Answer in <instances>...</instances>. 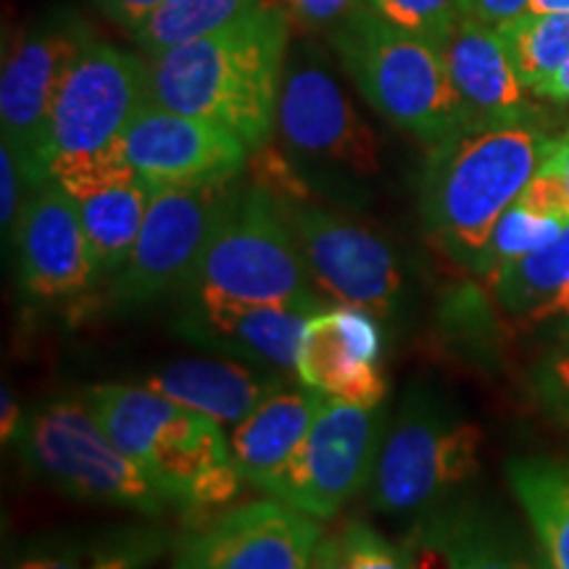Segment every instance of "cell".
<instances>
[{"label":"cell","instance_id":"cell-37","mask_svg":"<svg viewBox=\"0 0 569 569\" xmlns=\"http://www.w3.org/2000/svg\"><path fill=\"white\" fill-rule=\"evenodd\" d=\"M0 427H3V443H17L19 436H21V427H24V419H21V407L17 401V396L11 393L9 388H3V422H0Z\"/></svg>","mask_w":569,"mask_h":569},{"label":"cell","instance_id":"cell-39","mask_svg":"<svg viewBox=\"0 0 569 569\" xmlns=\"http://www.w3.org/2000/svg\"><path fill=\"white\" fill-rule=\"evenodd\" d=\"M565 319V322H569V280L565 282V288L559 290L557 296H553V301L546 306L543 317H540V322H546V319Z\"/></svg>","mask_w":569,"mask_h":569},{"label":"cell","instance_id":"cell-24","mask_svg":"<svg viewBox=\"0 0 569 569\" xmlns=\"http://www.w3.org/2000/svg\"><path fill=\"white\" fill-rule=\"evenodd\" d=\"M507 478L536 532L546 569H569V459H511Z\"/></svg>","mask_w":569,"mask_h":569},{"label":"cell","instance_id":"cell-18","mask_svg":"<svg viewBox=\"0 0 569 569\" xmlns=\"http://www.w3.org/2000/svg\"><path fill=\"white\" fill-rule=\"evenodd\" d=\"M306 319L309 315L280 306L182 296L177 332L206 351L227 353L256 367L296 372Z\"/></svg>","mask_w":569,"mask_h":569},{"label":"cell","instance_id":"cell-7","mask_svg":"<svg viewBox=\"0 0 569 569\" xmlns=\"http://www.w3.org/2000/svg\"><path fill=\"white\" fill-rule=\"evenodd\" d=\"M27 467L59 493L88 503L163 515L172 501L142 469L119 451L92 417L88 401L56 398L24 419L17 440Z\"/></svg>","mask_w":569,"mask_h":569},{"label":"cell","instance_id":"cell-33","mask_svg":"<svg viewBox=\"0 0 569 569\" xmlns=\"http://www.w3.org/2000/svg\"><path fill=\"white\" fill-rule=\"evenodd\" d=\"M361 3L365 0H284V9L306 30H327L338 27Z\"/></svg>","mask_w":569,"mask_h":569},{"label":"cell","instance_id":"cell-26","mask_svg":"<svg viewBox=\"0 0 569 569\" xmlns=\"http://www.w3.org/2000/svg\"><path fill=\"white\" fill-rule=\"evenodd\" d=\"M264 0H167L134 30V40L148 56L203 38L232 24Z\"/></svg>","mask_w":569,"mask_h":569},{"label":"cell","instance_id":"cell-25","mask_svg":"<svg viewBox=\"0 0 569 569\" xmlns=\"http://www.w3.org/2000/svg\"><path fill=\"white\" fill-rule=\"evenodd\" d=\"M569 280V224L549 246L538 248L522 259L501 267L488 277V288L496 301L511 317L540 322L546 306Z\"/></svg>","mask_w":569,"mask_h":569},{"label":"cell","instance_id":"cell-20","mask_svg":"<svg viewBox=\"0 0 569 569\" xmlns=\"http://www.w3.org/2000/svg\"><path fill=\"white\" fill-rule=\"evenodd\" d=\"M156 393L193 409L222 427H234L251 411L288 386L280 369H267L224 359H180L146 380Z\"/></svg>","mask_w":569,"mask_h":569},{"label":"cell","instance_id":"cell-38","mask_svg":"<svg viewBox=\"0 0 569 569\" xmlns=\"http://www.w3.org/2000/svg\"><path fill=\"white\" fill-rule=\"evenodd\" d=\"M536 96L549 98L553 103H569V59L553 71L549 80L538 84Z\"/></svg>","mask_w":569,"mask_h":569},{"label":"cell","instance_id":"cell-5","mask_svg":"<svg viewBox=\"0 0 569 569\" xmlns=\"http://www.w3.org/2000/svg\"><path fill=\"white\" fill-rule=\"evenodd\" d=\"M182 296L280 306L301 315L325 309L282 201L261 182L234 188Z\"/></svg>","mask_w":569,"mask_h":569},{"label":"cell","instance_id":"cell-16","mask_svg":"<svg viewBox=\"0 0 569 569\" xmlns=\"http://www.w3.org/2000/svg\"><path fill=\"white\" fill-rule=\"evenodd\" d=\"M11 240L19 284L30 298L69 301L98 282L80 206L56 180L27 193Z\"/></svg>","mask_w":569,"mask_h":569},{"label":"cell","instance_id":"cell-36","mask_svg":"<svg viewBox=\"0 0 569 569\" xmlns=\"http://www.w3.org/2000/svg\"><path fill=\"white\" fill-rule=\"evenodd\" d=\"M540 167L561 177V182H565V193H567V206H569V132L551 140L549 153H546V159Z\"/></svg>","mask_w":569,"mask_h":569},{"label":"cell","instance_id":"cell-6","mask_svg":"<svg viewBox=\"0 0 569 569\" xmlns=\"http://www.w3.org/2000/svg\"><path fill=\"white\" fill-rule=\"evenodd\" d=\"M486 436L436 396H407L382 436L369 501L380 515H430L480 472Z\"/></svg>","mask_w":569,"mask_h":569},{"label":"cell","instance_id":"cell-12","mask_svg":"<svg viewBox=\"0 0 569 569\" xmlns=\"http://www.w3.org/2000/svg\"><path fill=\"white\" fill-rule=\"evenodd\" d=\"M277 130L290 159L336 180L380 174V140L322 63L298 59L284 69Z\"/></svg>","mask_w":569,"mask_h":569},{"label":"cell","instance_id":"cell-31","mask_svg":"<svg viewBox=\"0 0 569 569\" xmlns=\"http://www.w3.org/2000/svg\"><path fill=\"white\" fill-rule=\"evenodd\" d=\"M365 3L398 30L438 48L467 17L465 0H365Z\"/></svg>","mask_w":569,"mask_h":569},{"label":"cell","instance_id":"cell-1","mask_svg":"<svg viewBox=\"0 0 569 569\" xmlns=\"http://www.w3.org/2000/svg\"><path fill=\"white\" fill-rule=\"evenodd\" d=\"M290 19L284 6L264 0L222 30L151 56V101L261 151L277 127Z\"/></svg>","mask_w":569,"mask_h":569},{"label":"cell","instance_id":"cell-21","mask_svg":"<svg viewBox=\"0 0 569 569\" xmlns=\"http://www.w3.org/2000/svg\"><path fill=\"white\" fill-rule=\"evenodd\" d=\"M325 396L301 386H282L232 427L230 448L240 478L259 490H272L284 465L315 422Z\"/></svg>","mask_w":569,"mask_h":569},{"label":"cell","instance_id":"cell-13","mask_svg":"<svg viewBox=\"0 0 569 569\" xmlns=\"http://www.w3.org/2000/svg\"><path fill=\"white\" fill-rule=\"evenodd\" d=\"M380 443L382 407L365 409L325 398L272 496L319 522L336 517L369 488Z\"/></svg>","mask_w":569,"mask_h":569},{"label":"cell","instance_id":"cell-19","mask_svg":"<svg viewBox=\"0 0 569 569\" xmlns=\"http://www.w3.org/2000/svg\"><path fill=\"white\" fill-rule=\"evenodd\" d=\"M440 51L475 124L532 117L530 90L519 80L496 27L465 17L443 40Z\"/></svg>","mask_w":569,"mask_h":569},{"label":"cell","instance_id":"cell-17","mask_svg":"<svg viewBox=\"0 0 569 569\" xmlns=\"http://www.w3.org/2000/svg\"><path fill=\"white\" fill-rule=\"evenodd\" d=\"M382 327L356 306L309 315L296 356V377L332 401L377 409L388 393L382 375Z\"/></svg>","mask_w":569,"mask_h":569},{"label":"cell","instance_id":"cell-30","mask_svg":"<svg viewBox=\"0 0 569 569\" xmlns=\"http://www.w3.org/2000/svg\"><path fill=\"white\" fill-rule=\"evenodd\" d=\"M569 222L559 217H549V213H538L528 209L525 203L515 201L498 219L493 234H490V243L482 256L478 274L482 280H488L490 274H496L498 269L511 264V261L522 259L538 248L553 243Z\"/></svg>","mask_w":569,"mask_h":569},{"label":"cell","instance_id":"cell-9","mask_svg":"<svg viewBox=\"0 0 569 569\" xmlns=\"http://www.w3.org/2000/svg\"><path fill=\"white\" fill-rule=\"evenodd\" d=\"M92 38L77 19L51 17L13 34L0 74L3 142L17 156L27 193L51 180L48 130L56 92Z\"/></svg>","mask_w":569,"mask_h":569},{"label":"cell","instance_id":"cell-28","mask_svg":"<svg viewBox=\"0 0 569 569\" xmlns=\"http://www.w3.org/2000/svg\"><path fill=\"white\" fill-rule=\"evenodd\" d=\"M167 549V538L156 530H124L71 551L30 553L13 569H146Z\"/></svg>","mask_w":569,"mask_h":569},{"label":"cell","instance_id":"cell-35","mask_svg":"<svg viewBox=\"0 0 569 569\" xmlns=\"http://www.w3.org/2000/svg\"><path fill=\"white\" fill-rule=\"evenodd\" d=\"M101 6V11L117 24H122L124 30L134 32L138 27H142L151 13L159 9V6L167 3V0H96Z\"/></svg>","mask_w":569,"mask_h":569},{"label":"cell","instance_id":"cell-41","mask_svg":"<svg viewBox=\"0 0 569 569\" xmlns=\"http://www.w3.org/2000/svg\"><path fill=\"white\" fill-rule=\"evenodd\" d=\"M525 13H569V0H530Z\"/></svg>","mask_w":569,"mask_h":569},{"label":"cell","instance_id":"cell-42","mask_svg":"<svg viewBox=\"0 0 569 569\" xmlns=\"http://www.w3.org/2000/svg\"><path fill=\"white\" fill-rule=\"evenodd\" d=\"M172 569H174V567H172Z\"/></svg>","mask_w":569,"mask_h":569},{"label":"cell","instance_id":"cell-23","mask_svg":"<svg viewBox=\"0 0 569 569\" xmlns=\"http://www.w3.org/2000/svg\"><path fill=\"white\" fill-rule=\"evenodd\" d=\"M407 549L417 569H546L475 511H430Z\"/></svg>","mask_w":569,"mask_h":569},{"label":"cell","instance_id":"cell-32","mask_svg":"<svg viewBox=\"0 0 569 569\" xmlns=\"http://www.w3.org/2000/svg\"><path fill=\"white\" fill-rule=\"evenodd\" d=\"M27 184L21 177V167L9 146H0V224H3V238L9 240L17 230L21 206H24Z\"/></svg>","mask_w":569,"mask_h":569},{"label":"cell","instance_id":"cell-14","mask_svg":"<svg viewBox=\"0 0 569 569\" xmlns=\"http://www.w3.org/2000/svg\"><path fill=\"white\" fill-rule=\"evenodd\" d=\"M319 540V519L274 496L259 498L184 536L174 569H311Z\"/></svg>","mask_w":569,"mask_h":569},{"label":"cell","instance_id":"cell-11","mask_svg":"<svg viewBox=\"0 0 569 569\" xmlns=\"http://www.w3.org/2000/svg\"><path fill=\"white\" fill-rule=\"evenodd\" d=\"M230 190L232 182L153 188L138 243L109 282L106 301L111 309L130 311L182 290L222 217Z\"/></svg>","mask_w":569,"mask_h":569},{"label":"cell","instance_id":"cell-10","mask_svg":"<svg viewBox=\"0 0 569 569\" xmlns=\"http://www.w3.org/2000/svg\"><path fill=\"white\" fill-rule=\"evenodd\" d=\"M280 201L319 293L336 303L365 309L377 319L393 317L401 303L403 274L388 240L303 198Z\"/></svg>","mask_w":569,"mask_h":569},{"label":"cell","instance_id":"cell-40","mask_svg":"<svg viewBox=\"0 0 569 569\" xmlns=\"http://www.w3.org/2000/svg\"><path fill=\"white\" fill-rule=\"evenodd\" d=\"M543 367L551 369H561V372H569V332L561 343L553 348V351L543 359Z\"/></svg>","mask_w":569,"mask_h":569},{"label":"cell","instance_id":"cell-2","mask_svg":"<svg viewBox=\"0 0 569 569\" xmlns=\"http://www.w3.org/2000/svg\"><path fill=\"white\" fill-rule=\"evenodd\" d=\"M551 140L530 117L472 124L432 146L419 182L427 240L478 272L498 219L536 177Z\"/></svg>","mask_w":569,"mask_h":569},{"label":"cell","instance_id":"cell-22","mask_svg":"<svg viewBox=\"0 0 569 569\" xmlns=\"http://www.w3.org/2000/svg\"><path fill=\"white\" fill-rule=\"evenodd\" d=\"M153 184H148L132 167L103 177L74 193L88 234L98 282L111 280L130 259L146 222Z\"/></svg>","mask_w":569,"mask_h":569},{"label":"cell","instance_id":"cell-15","mask_svg":"<svg viewBox=\"0 0 569 569\" xmlns=\"http://www.w3.org/2000/svg\"><path fill=\"white\" fill-rule=\"evenodd\" d=\"M248 151L224 127L148 101L122 138L124 161L153 188H198L234 182Z\"/></svg>","mask_w":569,"mask_h":569},{"label":"cell","instance_id":"cell-4","mask_svg":"<svg viewBox=\"0 0 569 569\" xmlns=\"http://www.w3.org/2000/svg\"><path fill=\"white\" fill-rule=\"evenodd\" d=\"M332 48L367 103L422 146H440L475 124L443 51L398 30L367 3L336 27Z\"/></svg>","mask_w":569,"mask_h":569},{"label":"cell","instance_id":"cell-8","mask_svg":"<svg viewBox=\"0 0 569 569\" xmlns=\"http://www.w3.org/2000/svg\"><path fill=\"white\" fill-rule=\"evenodd\" d=\"M148 101V63L109 42L90 40L56 92L48 130L51 180L71 167L122 153L127 127Z\"/></svg>","mask_w":569,"mask_h":569},{"label":"cell","instance_id":"cell-34","mask_svg":"<svg viewBox=\"0 0 569 569\" xmlns=\"http://www.w3.org/2000/svg\"><path fill=\"white\" fill-rule=\"evenodd\" d=\"M528 6L530 0H465V13L469 19L482 21V24L501 27L511 19L522 17Z\"/></svg>","mask_w":569,"mask_h":569},{"label":"cell","instance_id":"cell-27","mask_svg":"<svg viewBox=\"0 0 569 569\" xmlns=\"http://www.w3.org/2000/svg\"><path fill=\"white\" fill-rule=\"evenodd\" d=\"M496 30L530 92L569 59V13H522Z\"/></svg>","mask_w":569,"mask_h":569},{"label":"cell","instance_id":"cell-3","mask_svg":"<svg viewBox=\"0 0 569 569\" xmlns=\"http://www.w3.org/2000/svg\"><path fill=\"white\" fill-rule=\"evenodd\" d=\"M84 401L106 436L184 511L230 503L240 490L224 427L148 386H92Z\"/></svg>","mask_w":569,"mask_h":569},{"label":"cell","instance_id":"cell-29","mask_svg":"<svg viewBox=\"0 0 569 569\" xmlns=\"http://www.w3.org/2000/svg\"><path fill=\"white\" fill-rule=\"evenodd\" d=\"M311 569H417L407 546H396L361 519L319 540Z\"/></svg>","mask_w":569,"mask_h":569}]
</instances>
